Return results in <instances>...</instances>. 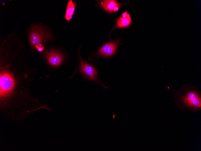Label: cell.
Wrapping results in <instances>:
<instances>
[{
  "mask_svg": "<svg viewBox=\"0 0 201 151\" xmlns=\"http://www.w3.org/2000/svg\"><path fill=\"white\" fill-rule=\"evenodd\" d=\"M76 5L74 2H73L72 0L69 1L67 3V5L66 14L65 18L66 20L69 22L71 19L73 15L74 14V11Z\"/></svg>",
  "mask_w": 201,
  "mask_h": 151,
  "instance_id": "cell-9",
  "label": "cell"
},
{
  "mask_svg": "<svg viewBox=\"0 0 201 151\" xmlns=\"http://www.w3.org/2000/svg\"><path fill=\"white\" fill-rule=\"evenodd\" d=\"M45 55L48 63L52 66H59L61 64L64 59L63 54L57 50L47 51Z\"/></svg>",
  "mask_w": 201,
  "mask_h": 151,
  "instance_id": "cell-6",
  "label": "cell"
},
{
  "mask_svg": "<svg viewBox=\"0 0 201 151\" xmlns=\"http://www.w3.org/2000/svg\"><path fill=\"white\" fill-rule=\"evenodd\" d=\"M100 4L106 11L111 13L118 11L121 5V4L114 0L101 1L100 2Z\"/></svg>",
  "mask_w": 201,
  "mask_h": 151,
  "instance_id": "cell-7",
  "label": "cell"
},
{
  "mask_svg": "<svg viewBox=\"0 0 201 151\" xmlns=\"http://www.w3.org/2000/svg\"><path fill=\"white\" fill-rule=\"evenodd\" d=\"M0 82V96L3 97L6 96L13 89L15 83L12 76L7 72L1 74Z\"/></svg>",
  "mask_w": 201,
  "mask_h": 151,
  "instance_id": "cell-4",
  "label": "cell"
},
{
  "mask_svg": "<svg viewBox=\"0 0 201 151\" xmlns=\"http://www.w3.org/2000/svg\"><path fill=\"white\" fill-rule=\"evenodd\" d=\"M79 51H78V55L79 60V67L77 70L73 73V75L77 72H80L82 77L87 80L95 81L101 85L104 88H108L98 80L97 71L94 66L89 64L81 56Z\"/></svg>",
  "mask_w": 201,
  "mask_h": 151,
  "instance_id": "cell-2",
  "label": "cell"
},
{
  "mask_svg": "<svg viewBox=\"0 0 201 151\" xmlns=\"http://www.w3.org/2000/svg\"><path fill=\"white\" fill-rule=\"evenodd\" d=\"M51 37V35L48 31L36 25L33 26L29 38L31 44L36 47L42 45L44 41L50 39Z\"/></svg>",
  "mask_w": 201,
  "mask_h": 151,
  "instance_id": "cell-3",
  "label": "cell"
},
{
  "mask_svg": "<svg viewBox=\"0 0 201 151\" xmlns=\"http://www.w3.org/2000/svg\"><path fill=\"white\" fill-rule=\"evenodd\" d=\"M175 92V102L180 110L184 109L196 112L201 109V93L195 86L183 85Z\"/></svg>",
  "mask_w": 201,
  "mask_h": 151,
  "instance_id": "cell-1",
  "label": "cell"
},
{
  "mask_svg": "<svg viewBox=\"0 0 201 151\" xmlns=\"http://www.w3.org/2000/svg\"><path fill=\"white\" fill-rule=\"evenodd\" d=\"M119 42L118 39L105 43L98 49V54L106 57L113 56L116 51Z\"/></svg>",
  "mask_w": 201,
  "mask_h": 151,
  "instance_id": "cell-5",
  "label": "cell"
},
{
  "mask_svg": "<svg viewBox=\"0 0 201 151\" xmlns=\"http://www.w3.org/2000/svg\"><path fill=\"white\" fill-rule=\"evenodd\" d=\"M131 22V19L130 15L126 10L122 13V16L117 20L116 27L124 28L128 27Z\"/></svg>",
  "mask_w": 201,
  "mask_h": 151,
  "instance_id": "cell-8",
  "label": "cell"
},
{
  "mask_svg": "<svg viewBox=\"0 0 201 151\" xmlns=\"http://www.w3.org/2000/svg\"><path fill=\"white\" fill-rule=\"evenodd\" d=\"M36 47L37 49L39 51H42L43 49V47L42 46V45L37 46Z\"/></svg>",
  "mask_w": 201,
  "mask_h": 151,
  "instance_id": "cell-10",
  "label": "cell"
}]
</instances>
